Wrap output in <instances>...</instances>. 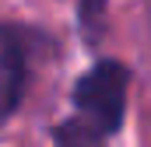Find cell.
Listing matches in <instances>:
<instances>
[{
  "mask_svg": "<svg viewBox=\"0 0 151 147\" xmlns=\"http://www.w3.org/2000/svg\"><path fill=\"white\" fill-rule=\"evenodd\" d=\"M53 140H56V147H102L106 137L91 133L84 123H60L53 130Z\"/></svg>",
  "mask_w": 151,
  "mask_h": 147,
  "instance_id": "7a4b0ae2",
  "label": "cell"
},
{
  "mask_svg": "<svg viewBox=\"0 0 151 147\" xmlns=\"http://www.w3.org/2000/svg\"><path fill=\"white\" fill-rule=\"evenodd\" d=\"M130 95V67L119 60H99L74 81V109L77 123H84L99 137H113L127 119Z\"/></svg>",
  "mask_w": 151,
  "mask_h": 147,
  "instance_id": "6da1fadb",
  "label": "cell"
}]
</instances>
